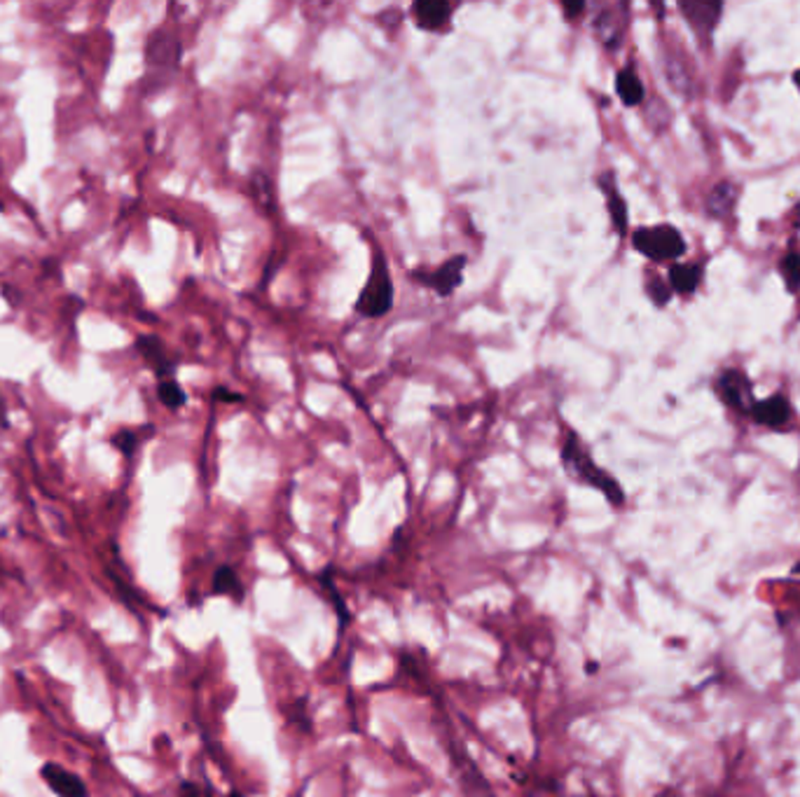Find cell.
Masks as SVG:
<instances>
[{
	"mask_svg": "<svg viewBox=\"0 0 800 797\" xmlns=\"http://www.w3.org/2000/svg\"><path fill=\"white\" fill-rule=\"evenodd\" d=\"M562 463H565V470L575 482H583V484L602 492L604 496L609 498L611 505L618 508V505L625 503V493H623L618 482L592 461L590 452L583 447L581 437L575 435L574 431H566L565 443H562Z\"/></svg>",
	"mask_w": 800,
	"mask_h": 797,
	"instance_id": "1",
	"label": "cell"
},
{
	"mask_svg": "<svg viewBox=\"0 0 800 797\" xmlns=\"http://www.w3.org/2000/svg\"><path fill=\"white\" fill-rule=\"evenodd\" d=\"M394 306V281H391L389 263L379 248L373 253V269L367 276V284L358 293L356 312L367 318H379L391 312Z\"/></svg>",
	"mask_w": 800,
	"mask_h": 797,
	"instance_id": "2",
	"label": "cell"
},
{
	"mask_svg": "<svg viewBox=\"0 0 800 797\" xmlns=\"http://www.w3.org/2000/svg\"><path fill=\"white\" fill-rule=\"evenodd\" d=\"M632 246L642 255H646L653 263H669L679 260L685 253V241L672 224H658V227H644L632 234Z\"/></svg>",
	"mask_w": 800,
	"mask_h": 797,
	"instance_id": "3",
	"label": "cell"
},
{
	"mask_svg": "<svg viewBox=\"0 0 800 797\" xmlns=\"http://www.w3.org/2000/svg\"><path fill=\"white\" fill-rule=\"evenodd\" d=\"M464 267H466V255H456L434 272H412V279L435 290L440 297H450L464 281Z\"/></svg>",
	"mask_w": 800,
	"mask_h": 797,
	"instance_id": "4",
	"label": "cell"
},
{
	"mask_svg": "<svg viewBox=\"0 0 800 797\" xmlns=\"http://www.w3.org/2000/svg\"><path fill=\"white\" fill-rule=\"evenodd\" d=\"M40 779L56 797H89V788L75 772L66 770L56 762H45Z\"/></svg>",
	"mask_w": 800,
	"mask_h": 797,
	"instance_id": "5",
	"label": "cell"
},
{
	"mask_svg": "<svg viewBox=\"0 0 800 797\" xmlns=\"http://www.w3.org/2000/svg\"><path fill=\"white\" fill-rule=\"evenodd\" d=\"M181 59V43L165 31H155L145 43V64L150 68H174Z\"/></svg>",
	"mask_w": 800,
	"mask_h": 797,
	"instance_id": "6",
	"label": "cell"
},
{
	"mask_svg": "<svg viewBox=\"0 0 800 797\" xmlns=\"http://www.w3.org/2000/svg\"><path fill=\"white\" fill-rule=\"evenodd\" d=\"M410 12L415 24H417L422 31H431V34H435V31H443V28L450 24L455 5H452V3H443V0H417V3H412Z\"/></svg>",
	"mask_w": 800,
	"mask_h": 797,
	"instance_id": "7",
	"label": "cell"
},
{
	"mask_svg": "<svg viewBox=\"0 0 800 797\" xmlns=\"http://www.w3.org/2000/svg\"><path fill=\"white\" fill-rule=\"evenodd\" d=\"M679 10L684 12V17L688 19L693 28H695L700 35H709L714 31L718 22V15L724 10L721 3H705V0H684L679 3Z\"/></svg>",
	"mask_w": 800,
	"mask_h": 797,
	"instance_id": "8",
	"label": "cell"
},
{
	"mask_svg": "<svg viewBox=\"0 0 800 797\" xmlns=\"http://www.w3.org/2000/svg\"><path fill=\"white\" fill-rule=\"evenodd\" d=\"M136 349L141 351L143 361L153 367V372L159 377V382H162V379H171V374H174V363H171V358L166 355L162 339L155 337V334H141V337L136 339Z\"/></svg>",
	"mask_w": 800,
	"mask_h": 797,
	"instance_id": "9",
	"label": "cell"
},
{
	"mask_svg": "<svg viewBox=\"0 0 800 797\" xmlns=\"http://www.w3.org/2000/svg\"><path fill=\"white\" fill-rule=\"evenodd\" d=\"M716 391H718V398L724 400L728 407H733V410H745L746 398L751 395V384L742 372L725 370L724 374H721V379L716 382Z\"/></svg>",
	"mask_w": 800,
	"mask_h": 797,
	"instance_id": "10",
	"label": "cell"
},
{
	"mask_svg": "<svg viewBox=\"0 0 800 797\" xmlns=\"http://www.w3.org/2000/svg\"><path fill=\"white\" fill-rule=\"evenodd\" d=\"M751 414H754V419H756L758 423H763V426L782 428L784 423H789L791 419V404L784 395H773V398L761 400V403L754 404Z\"/></svg>",
	"mask_w": 800,
	"mask_h": 797,
	"instance_id": "11",
	"label": "cell"
},
{
	"mask_svg": "<svg viewBox=\"0 0 800 797\" xmlns=\"http://www.w3.org/2000/svg\"><path fill=\"white\" fill-rule=\"evenodd\" d=\"M602 183V190L606 194V206H609V215H611V223H614L615 232L618 234H625L627 232V204L625 199L620 197L618 190H615V181L614 175L606 174L599 178Z\"/></svg>",
	"mask_w": 800,
	"mask_h": 797,
	"instance_id": "12",
	"label": "cell"
},
{
	"mask_svg": "<svg viewBox=\"0 0 800 797\" xmlns=\"http://www.w3.org/2000/svg\"><path fill=\"white\" fill-rule=\"evenodd\" d=\"M740 197V190L733 183H718L707 197V211L714 218H728Z\"/></svg>",
	"mask_w": 800,
	"mask_h": 797,
	"instance_id": "13",
	"label": "cell"
},
{
	"mask_svg": "<svg viewBox=\"0 0 800 797\" xmlns=\"http://www.w3.org/2000/svg\"><path fill=\"white\" fill-rule=\"evenodd\" d=\"M615 92H618V99L625 105H639L644 101V85L636 75V71L632 66L620 68L618 75H615Z\"/></svg>",
	"mask_w": 800,
	"mask_h": 797,
	"instance_id": "14",
	"label": "cell"
},
{
	"mask_svg": "<svg viewBox=\"0 0 800 797\" xmlns=\"http://www.w3.org/2000/svg\"><path fill=\"white\" fill-rule=\"evenodd\" d=\"M702 269L697 264H675L669 269V288L679 293V295H691L695 293L697 284H700Z\"/></svg>",
	"mask_w": 800,
	"mask_h": 797,
	"instance_id": "15",
	"label": "cell"
},
{
	"mask_svg": "<svg viewBox=\"0 0 800 797\" xmlns=\"http://www.w3.org/2000/svg\"><path fill=\"white\" fill-rule=\"evenodd\" d=\"M214 592L215 594L230 596L235 601H244V583L232 566H218L214 573Z\"/></svg>",
	"mask_w": 800,
	"mask_h": 797,
	"instance_id": "16",
	"label": "cell"
},
{
	"mask_svg": "<svg viewBox=\"0 0 800 797\" xmlns=\"http://www.w3.org/2000/svg\"><path fill=\"white\" fill-rule=\"evenodd\" d=\"M595 31L606 47H615L623 34V19L615 17V10H604L595 22Z\"/></svg>",
	"mask_w": 800,
	"mask_h": 797,
	"instance_id": "17",
	"label": "cell"
},
{
	"mask_svg": "<svg viewBox=\"0 0 800 797\" xmlns=\"http://www.w3.org/2000/svg\"><path fill=\"white\" fill-rule=\"evenodd\" d=\"M157 398L159 403L165 404L166 410H181L183 404L187 403V394L183 391V386L175 379H162L157 384Z\"/></svg>",
	"mask_w": 800,
	"mask_h": 797,
	"instance_id": "18",
	"label": "cell"
},
{
	"mask_svg": "<svg viewBox=\"0 0 800 797\" xmlns=\"http://www.w3.org/2000/svg\"><path fill=\"white\" fill-rule=\"evenodd\" d=\"M110 443H113V447H115L122 456H134V452H136L138 444H141V435H138L136 431H132V428H122V431H117L115 435L110 437Z\"/></svg>",
	"mask_w": 800,
	"mask_h": 797,
	"instance_id": "19",
	"label": "cell"
},
{
	"mask_svg": "<svg viewBox=\"0 0 800 797\" xmlns=\"http://www.w3.org/2000/svg\"><path fill=\"white\" fill-rule=\"evenodd\" d=\"M779 272H782L784 281L789 285V290H798L800 285V253L791 251L789 255L782 257V264H779Z\"/></svg>",
	"mask_w": 800,
	"mask_h": 797,
	"instance_id": "20",
	"label": "cell"
},
{
	"mask_svg": "<svg viewBox=\"0 0 800 797\" xmlns=\"http://www.w3.org/2000/svg\"><path fill=\"white\" fill-rule=\"evenodd\" d=\"M646 293H648V297H651V300L655 302L658 306H665L669 302V297H672V288H669V284L667 281L658 279V276L648 279Z\"/></svg>",
	"mask_w": 800,
	"mask_h": 797,
	"instance_id": "21",
	"label": "cell"
},
{
	"mask_svg": "<svg viewBox=\"0 0 800 797\" xmlns=\"http://www.w3.org/2000/svg\"><path fill=\"white\" fill-rule=\"evenodd\" d=\"M324 587L325 590H328V594H330V599H333V603H335V611H337V615H340V623L345 624L346 620H349V615H346V606H345V601L340 599V596L335 594V584H333V580H330V573H325L324 575Z\"/></svg>",
	"mask_w": 800,
	"mask_h": 797,
	"instance_id": "22",
	"label": "cell"
},
{
	"mask_svg": "<svg viewBox=\"0 0 800 797\" xmlns=\"http://www.w3.org/2000/svg\"><path fill=\"white\" fill-rule=\"evenodd\" d=\"M215 400H223V403H242V395L235 394V391H227V388H215L214 391Z\"/></svg>",
	"mask_w": 800,
	"mask_h": 797,
	"instance_id": "23",
	"label": "cell"
},
{
	"mask_svg": "<svg viewBox=\"0 0 800 797\" xmlns=\"http://www.w3.org/2000/svg\"><path fill=\"white\" fill-rule=\"evenodd\" d=\"M562 12H565L566 19H574L581 12H585V3H562Z\"/></svg>",
	"mask_w": 800,
	"mask_h": 797,
	"instance_id": "24",
	"label": "cell"
},
{
	"mask_svg": "<svg viewBox=\"0 0 800 797\" xmlns=\"http://www.w3.org/2000/svg\"><path fill=\"white\" fill-rule=\"evenodd\" d=\"M10 426V419H7V407H5V400L0 395V428H7Z\"/></svg>",
	"mask_w": 800,
	"mask_h": 797,
	"instance_id": "25",
	"label": "cell"
},
{
	"mask_svg": "<svg viewBox=\"0 0 800 797\" xmlns=\"http://www.w3.org/2000/svg\"><path fill=\"white\" fill-rule=\"evenodd\" d=\"M795 85H798V89H800V71H795Z\"/></svg>",
	"mask_w": 800,
	"mask_h": 797,
	"instance_id": "26",
	"label": "cell"
},
{
	"mask_svg": "<svg viewBox=\"0 0 800 797\" xmlns=\"http://www.w3.org/2000/svg\"><path fill=\"white\" fill-rule=\"evenodd\" d=\"M795 573H800V563H795V568H794Z\"/></svg>",
	"mask_w": 800,
	"mask_h": 797,
	"instance_id": "27",
	"label": "cell"
},
{
	"mask_svg": "<svg viewBox=\"0 0 800 797\" xmlns=\"http://www.w3.org/2000/svg\"><path fill=\"white\" fill-rule=\"evenodd\" d=\"M230 797H242V795H239V792H232V795H230Z\"/></svg>",
	"mask_w": 800,
	"mask_h": 797,
	"instance_id": "28",
	"label": "cell"
}]
</instances>
